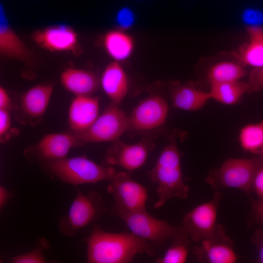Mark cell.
<instances>
[{
    "instance_id": "cell-1",
    "label": "cell",
    "mask_w": 263,
    "mask_h": 263,
    "mask_svg": "<svg viewBox=\"0 0 263 263\" xmlns=\"http://www.w3.org/2000/svg\"><path fill=\"white\" fill-rule=\"evenodd\" d=\"M91 263H127L139 254H155L153 245L132 232L112 233L99 226L85 240Z\"/></svg>"
},
{
    "instance_id": "cell-2",
    "label": "cell",
    "mask_w": 263,
    "mask_h": 263,
    "mask_svg": "<svg viewBox=\"0 0 263 263\" xmlns=\"http://www.w3.org/2000/svg\"><path fill=\"white\" fill-rule=\"evenodd\" d=\"M172 136L161 151L149 177L156 186L158 199L154 207H162L173 197L186 199L189 187L184 181L180 161V154L176 138Z\"/></svg>"
},
{
    "instance_id": "cell-3",
    "label": "cell",
    "mask_w": 263,
    "mask_h": 263,
    "mask_svg": "<svg viewBox=\"0 0 263 263\" xmlns=\"http://www.w3.org/2000/svg\"><path fill=\"white\" fill-rule=\"evenodd\" d=\"M40 167L49 175L75 186L109 181L116 172L113 167L99 165L85 156L44 162Z\"/></svg>"
},
{
    "instance_id": "cell-4",
    "label": "cell",
    "mask_w": 263,
    "mask_h": 263,
    "mask_svg": "<svg viewBox=\"0 0 263 263\" xmlns=\"http://www.w3.org/2000/svg\"><path fill=\"white\" fill-rule=\"evenodd\" d=\"M130 232L154 245L169 240L188 237L182 226H174L152 216L146 209L117 216Z\"/></svg>"
},
{
    "instance_id": "cell-5",
    "label": "cell",
    "mask_w": 263,
    "mask_h": 263,
    "mask_svg": "<svg viewBox=\"0 0 263 263\" xmlns=\"http://www.w3.org/2000/svg\"><path fill=\"white\" fill-rule=\"evenodd\" d=\"M263 164L260 158H230L211 170L206 180L213 189L234 188L245 193L251 191L256 172Z\"/></svg>"
},
{
    "instance_id": "cell-6",
    "label": "cell",
    "mask_w": 263,
    "mask_h": 263,
    "mask_svg": "<svg viewBox=\"0 0 263 263\" xmlns=\"http://www.w3.org/2000/svg\"><path fill=\"white\" fill-rule=\"evenodd\" d=\"M106 211L103 200L98 192L91 190L85 194L78 190L67 214L59 220V229L62 234L73 237Z\"/></svg>"
},
{
    "instance_id": "cell-7",
    "label": "cell",
    "mask_w": 263,
    "mask_h": 263,
    "mask_svg": "<svg viewBox=\"0 0 263 263\" xmlns=\"http://www.w3.org/2000/svg\"><path fill=\"white\" fill-rule=\"evenodd\" d=\"M222 196L221 192H215L211 200L196 206L185 215L182 226L191 241L198 244L225 232L223 226L217 223Z\"/></svg>"
},
{
    "instance_id": "cell-8",
    "label": "cell",
    "mask_w": 263,
    "mask_h": 263,
    "mask_svg": "<svg viewBox=\"0 0 263 263\" xmlns=\"http://www.w3.org/2000/svg\"><path fill=\"white\" fill-rule=\"evenodd\" d=\"M128 131V116L117 104L111 103L86 130L73 132L76 136L77 147L86 144L114 142Z\"/></svg>"
},
{
    "instance_id": "cell-9",
    "label": "cell",
    "mask_w": 263,
    "mask_h": 263,
    "mask_svg": "<svg viewBox=\"0 0 263 263\" xmlns=\"http://www.w3.org/2000/svg\"><path fill=\"white\" fill-rule=\"evenodd\" d=\"M109 182L107 191L114 200L112 209L114 214L117 216L146 209L147 189L133 180L129 173L116 172Z\"/></svg>"
},
{
    "instance_id": "cell-10",
    "label": "cell",
    "mask_w": 263,
    "mask_h": 263,
    "mask_svg": "<svg viewBox=\"0 0 263 263\" xmlns=\"http://www.w3.org/2000/svg\"><path fill=\"white\" fill-rule=\"evenodd\" d=\"M76 147L77 139L74 133H51L27 147L23 153L28 161L41 164L66 158L70 150Z\"/></svg>"
},
{
    "instance_id": "cell-11",
    "label": "cell",
    "mask_w": 263,
    "mask_h": 263,
    "mask_svg": "<svg viewBox=\"0 0 263 263\" xmlns=\"http://www.w3.org/2000/svg\"><path fill=\"white\" fill-rule=\"evenodd\" d=\"M153 147V143L146 139L134 144L117 140L107 150L102 164L132 172L144 165Z\"/></svg>"
},
{
    "instance_id": "cell-12",
    "label": "cell",
    "mask_w": 263,
    "mask_h": 263,
    "mask_svg": "<svg viewBox=\"0 0 263 263\" xmlns=\"http://www.w3.org/2000/svg\"><path fill=\"white\" fill-rule=\"evenodd\" d=\"M169 105L160 95L152 94L141 100L128 116V131H148L166 122Z\"/></svg>"
},
{
    "instance_id": "cell-13",
    "label": "cell",
    "mask_w": 263,
    "mask_h": 263,
    "mask_svg": "<svg viewBox=\"0 0 263 263\" xmlns=\"http://www.w3.org/2000/svg\"><path fill=\"white\" fill-rule=\"evenodd\" d=\"M31 37L38 46L51 52L73 51L78 41L77 32L72 27L66 24L55 25L37 30Z\"/></svg>"
},
{
    "instance_id": "cell-14",
    "label": "cell",
    "mask_w": 263,
    "mask_h": 263,
    "mask_svg": "<svg viewBox=\"0 0 263 263\" xmlns=\"http://www.w3.org/2000/svg\"><path fill=\"white\" fill-rule=\"evenodd\" d=\"M54 86L50 83L35 85L24 92L18 104V115L23 122L33 123L43 116L49 104ZM20 116L19 118L21 117Z\"/></svg>"
},
{
    "instance_id": "cell-15",
    "label": "cell",
    "mask_w": 263,
    "mask_h": 263,
    "mask_svg": "<svg viewBox=\"0 0 263 263\" xmlns=\"http://www.w3.org/2000/svg\"><path fill=\"white\" fill-rule=\"evenodd\" d=\"M192 252L200 263H235L238 259L233 242L225 232L202 241L193 247Z\"/></svg>"
},
{
    "instance_id": "cell-16",
    "label": "cell",
    "mask_w": 263,
    "mask_h": 263,
    "mask_svg": "<svg viewBox=\"0 0 263 263\" xmlns=\"http://www.w3.org/2000/svg\"><path fill=\"white\" fill-rule=\"evenodd\" d=\"M99 100L97 97L77 95L71 101L68 113V125L73 132L88 128L99 116Z\"/></svg>"
},
{
    "instance_id": "cell-17",
    "label": "cell",
    "mask_w": 263,
    "mask_h": 263,
    "mask_svg": "<svg viewBox=\"0 0 263 263\" xmlns=\"http://www.w3.org/2000/svg\"><path fill=\"white\" fill-rule=\"evenodd\" d=\"M0 54L5 58L28 62L32 54L11 25L2 4L0 6Z\"/></svg>"
},
{
    "instance_id": "cell-18",
    "label": "cell",
    "mask_w": 263,
    "mask_h": 263,
    "mask_svg": "<svg viewBox=\"0 0 263 263\" xmlns=\"http://www.w3.org/2000/svg\"><path fill=\"white\" fill-rule=\"evenodd\" d=\"M169 89L172 106L184 111H198L211 99L209 92L199 90L189 83L174 81L170 84Z\"/></svg>"
},
{
    "instance_id": "cell-19",
    "label": "cell",
    "mask_w": 263,
    "mask_h": 263,
    "mask_svg": "<svg viewBox=\"0 0 263 263\" xmlns=\"http://www.w3.org/2000/svg\"><path fill=\"white\" fill-rule=\"evenodd\" d=\"M100 84L106 94L116 104L126 96L129 81L126 73L120 62L113 61L109 63L102 73Z\"/></svg>"
},
{
    "instance_id": "cell-20",
    "label": "cell",
    "mask_w": 263,
    "mask_h": 263,
    "mask_svg": "<svg viewBox=\"0 0 263 263\" xmlns=\"http://www.w3.org/2000/svg\"><path fill=\"white\" fill-rule=\"evenodd\" d=\"M60 81L68 92L77 95H90L97 89L100 80L92 72L68 68L60 74Z\"/></svg>"
},
{
    "instance_id": "cell-21",
    "label": "cell",
    "mask_w": 263,
    "mask_h": 263,
    "mask_svg": "<svg viewBox=\"0 0 263 263\" xmlns=\"http://www.w3.org/2000/svg\"><path fill=\"white\" fill-rule=\"evenodd\" d=\"M103 45L113 61L118 62L129 58L135 48L132 37L126 31L119 28L109 30L104 35Z\"/></svg>"
},
{
    "instance_id": "cell-22",
    "label": "cell",
    "mask_w": 263,
    "mask_h": 263,
    "mask_svg": "<svg viewBox=\"0 0 263 263\" xmlns=\"http://www.w3.org/2000/svg\"><path fill=\"white\" fill-rule=\"evenodd\" d=\"M247 31L249 41L240 50L239 57L246 65L255 68H263V29L249 26Z\"/></svg>"
},
{
    "instance_id": "cell-23",
    "label": "cell",
    "mask_w": 263,
    "mask_h": 263,
    "mask_svg": "<svg viewBox=\"0 0 263 263\" xmlns=\"http://www.w3.org/2000/svg\"><path fill=\"white\" fill-rule=\"evenodd\" d=\"M210 86V98L225 105H234L245 93L252 92L248 83L240 81L215 83Z\"/></svg>"
},
{
    "instance_id": "cell-24",
    "label": "cell",
    "mask_w": 263,
    "mask_h": 263,
    "mask_svg": "<svg viewBox=\"0 0 263 263\" xmlns=\"http://www.w3.org/2000/svg\"><path fill=\"white\" fill-rule=\"evenodd\" d=\"M246 75L241 65L229 61L217 63L209 69L207 77L210 84L239 81Z\"/></svg>"
},
{
    "instance_id": "cell-25",
    "label": "cell",
    "mask_w": 263,
    "mask_h": 263,
    "mask_svg": "<svg viewBox=\"0 0 263 263\" xmlns=\"http://www.w3.org/2000/svg\"><path fill=\"white\" fill-rule=\"evenodd\" d=\"M241 147L251 153H259L263 146V120L243 127L239 133Z\"/></svg>"
},
{
    "instance_id": "cell-26",
    "label": "cell",
    "mask_w": 263,
    "mask_h": 263,
    "mask_svg": "<svg viewBox=\"0 0 263 263\" xmlns=\"http://www.w3.org/2000/svg\"><path fill=\"white\" fill-rule=\"evenodd\" d=\"M188 237L172 240L169 247L161 257L157 259V263H184L187 262L190 246Z\"/></svg>"
},
{
    "instance_id": "cell-27",
    "label": "cell",
    "mask_w": 263,
    "mask_h": 263,
    "mask_svg": "<svg viewBox=\"0 0 263 263\" xmlns=\"http://www.w3.org/2000/svg\"><path fill=\"white\" fill-rule=\"evenodd\" d=\"M49 244L44 238L38 240L36 246L31 251L11 258L13 263H45L47 261L44 251L48 249Z\"/></svg>"
},
{
    "instance_id": "cell-28",
    "label": "cell",
    "mask_w": 263,
    "mask_h": 263,
    "mask_svg": "<svg viewBox=\"0 0 263 263\" xmlns=\"http://www.w3.org/2000/svg\"><path fill=\"white\" fill-rule=\"evenodd\" d=\"M115 20L118 26V28L126 31L133 25L135 16L129 8H123L117 12Z\"/></svg>"
},
{
    "instance_id": "cell-29",
    "label": "cell",
    "mask_w": 263,
    "mask_h": 263,
    "mask_svg": "<svg viewBox=\"0 0 263 263\" xmlns=\"http://www.w3.org/2000/svg\"><path fill=\"white\" fill-rule=\"evenodd\" d=\"M242 17L243 20L250 26H258L263 22V13L257 9H246Z\"/></svg>"
},
{
    "instance_id": "cell-30",
    "label": "cell",
    "mask_w": 263,
    "mask_h": 263,
    "mask_svg": "<svg viewBox=\"0 0 263 263\" xmlns=\"http://www.w3.org/2000/svg\"><path fill=\"white\" fill-rule=\"evenodd\" d=\"M251 191L258 197V199H263V164L259 168L254 176Z\"/></svg>"
},
{
    "instance_id": "cell-31",
    "label": "cell",
    "mask_w": 263,
    "mask_h": 263,
    "mask_svg": "<svg viewBox=\"0 0 263 263\" xmlns=\"http://www.w3.org/2000/svg\"><path fill=\"white\" fill-rule=\"evenodd\" d=\"M248 83L252 92L263 89V68H255L250 73Z\"/></svg>"
},
{
    "instance_id": "cell-32",
    "label": "cell",
    "mask_w": 263,
    "mask_h": 263,
    "mask_svg": "<svg viewBox=\"0 0 263 263\" xmlns=\"http://www.w3.org/2000/svg\"><path fill=\"white\" fill-rule=\"evenodd\" d=\"M11 126L10 111L0 110V138L1 141Z\"/></svg>"
},
{
    "instance_id": "cell-33",
    "label": "cell",
    "mask_w": 263,
    "mask_h": 263,
    "mask_svg": "<svg viewBox=\"0 0 263 263\" xmlns=\"http://www.w3.org/2000/svg\"><path fill=\"white\" fill-rule=\"evenodd\" d=\"M251 240L256 246L258 253L257 262L263 263V228L257 229L251 237Z\"/></svg>"
},
{
    "instance_id": "cell-34",
    "label": "cell",
    "mask_w": 263,
    "mask_h": 263,
    "mask_svg": "<svg viewBox=\"0 0 263 263\" xmlns=\"http://www.w3.org/2000/svg\"><path fill=\"white\" fill-rule=\"evenodd\" d=\"M252 211L255 219L263 226V199L252 202Z\"/></svg>"
},
{
    "instance_id": "cell-35",
    "label": "cell",
    "mask_w": 263,
    "mask_h": 263,
    "mask_svg": "<svg viewBox=\"0 0 263 263\" xmlns=\"http://www.w3.org/2000/svg\"><path fill=\"white\" fill-rule=\"evenodd\" d=\"M12 107L10 94L5 88L0 87V110H9Z\"/></svg>"
},
{
    "instance_id": "cell-36",
    "label": "cell",
    "mask_w": 263,
    "mask_h": 263,
    "mask_svg": "<svg viewBox=\"0 0 263 263\" xmlns=\"http://www.w3.org/2000/svg\"><path fill=\"white\" fill-rule=\"evenodd\" d=\"M10 193L8 190L3 186L0 187V208L2 209L5 206L10 198Z\"/></svg>"
},
{
    "instance_id": "cell-37",
    "label": "cell",
    "mask_w": 263,
    "mask_h": 263,
    "mask_svg": "<svg viewBox=\"0 0 263 263\" xmlns=\"http://www.w3.org/2000/svg\"><path fill=\"white\" fill-rule=\"evenodd\" d=\"M259 153L261 155V157H260V158L263 163V146L262 147V148L261 149Z\"/></svg>"
}]
</instances>
